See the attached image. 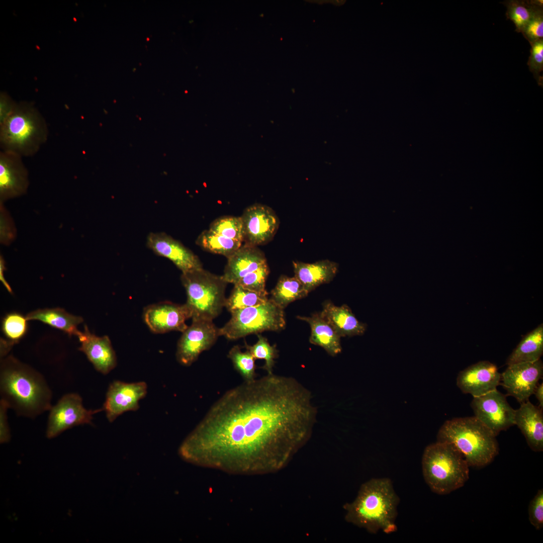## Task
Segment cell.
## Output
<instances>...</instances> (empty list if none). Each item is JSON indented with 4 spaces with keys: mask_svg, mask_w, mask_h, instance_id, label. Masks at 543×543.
<instances>
[{
    "mask_svg": "<svg viewBox=\"0 0 543 543\" xmlns=\"http://www.w3.org/2000/svg\"><path fill=\"white\" fill-rule=\"evenodd\" d=\"M17 103L6 92L0 94V124L2 123L13 112Z\"/></svg>",
    "mask_w": 543,
    "mask_h": 543,
    "instance_id": "41",
    "label": "cell"
},
{
    "mask_svg": "<svg viewBox=\"0 0 543 543\" xmlns=\"http://www.w3.org/2000/svg\"><path fill=\"white\" fill-rule=\"evenodd\" d=\"M147 392V385L144 382L114 381L109 385L102 407L107 419L112 422L126 412L137 410L140 400L146 396Z\"/></svg>",
    "mask_w": 543,
    "mask_h": 543,
    "instance_id": "14",
    "label": "cell"
},
{
    "mask_svg": "<svg viewBox=\"0 0 543 543\" xmlns=\"http://www.w3.org/2000/svg\"><path fill=\"white\" fill-rule=\"evenodd\" d=\"M543 375L541 359L508 365L501 374V385L507 394L520 404L529 400Z\"/></svg>",
    "mask_w": 543,
    "mask_h": 543,
    "instance_id": "12",
    "label": "cell"
},
{
    "mask_svg": "<svg viewBox=\"0 0 543 543\" xmlns=\"http://www.w3.org/2000/svg\"><path fill=\"white\" fill-rule=\"evenodd\" d=\"M543 353V325L541 324L523 337L506 360L507 365L533 361Z\"/></svg>",
    "mask_w": 543,
    "mask_h": 543,
    "instance_id": "26",
    "label": "cell"
},
{
    "mask_svg": "<svg viewBox=\"0 0 543 543\" xmlns=\"http://www.w3.org/2000/svg\"><path fill=\"white\" fill-rule=\"evenodd\" d=\"M190 326L182 332L176 348V357L179 363L189 366L203 351L209 349L219 336V328L213 321L193 318Z\"/></svg>",
    "mask_w": 543,
    "mask_h": 543,
    "instance_id": "11",
    "label": "cell"
},
{
    "mask_svg": "<svg viewBox=\"0 0 543 543\" xmlns=\"http://www.w3.org/2000/svg\"><path fill=\"white\" fill-rule=\"evenodd\" d=\"M146 245L156 254L172 261L182 273L203 268L197 255L165 232L150 233Z\"/></svg>",
    "mask_w": 543,
    "mask_h": 543,
    "instance_id": "17",
    "label": "cell"
},
{
    "mask_svg": "<svg viewBox=\"0 0 543 543\" xmlns=\"http://www.w3.org/2000/svg\"><path fill=\"white\" fill-rule=\"evenodd\" d=\"M258 340L252 345L245 343V348L255 359H263L265 361L262 368L267 374H273V369L275 359L278 357V350L275 345H271L267 339L260 334H257Z\"/></svg>",
    "mask_w": 543,
    "mask_h": 543,
    "instance_id": "34",
    "label": "cell"
},
{
    "mask_svg": "<svg viewBox=\"0 0 543 543\" xmlns=\"http://www.w3.org/2000/svg\"><path fill=\"white\" fill-rule=\"evenodd\" d=\"M48 133L47 123L34 105L21 102L0 124L1 148L22 157L32 156L46 142Z\"/></svg>",
    "mask_w": 543,
    "mask_h": 543,
    "instance_id": "5",
    "label": "cell"
},
{
    "mask_svg": "<svg viewBox=\"0 0 543 543\" xmlns=\"http://www.w3.org/2000/svg\"><path fill=\"white\" fill-rule=\"evenodd\" d=\"M533 394L535 395L536 398L539 402V407L542 409L543 408V383L538 384Z\"/></svg>",
    "mask_w": 543,
    "mask_h": 543,
    "instance_id": "42",
    "label": "cell"
},
{
    "mask_svg": "<svg viewBox=\"0 0 543 543\" xmlns=\"http://www.w3.org/2000/svg\"><path fill=\"white\" fill-rule=\"evenodd\" d=\"M528 518L537 530L543 526V489H539L528 506Z\"/></svg>",
    "mask_w": 543,
    "mask_h": 543,
    "instance_id": "37",
    "label": "cell"
},
{
    "mask_svg": "<svg viewBox=\"0 0 543 543\" xmlns=\"http://www.w3.org/2000/svg\"><path fill=\"white\" fill-rule=\"evenodd\" d=\"M26 317L18 312L7 314L2 321V331L8 340H2L1 347L9 351L14 344L18 343L26 335L28 330Z\"/></svg>",
    "mask_w": 543,
    "mask_h": 543,
    "instance_id": "31",
    "label": "cell"
},
{
    "mask_svg": "<svg viewBox=\"0 0 543 543\" xmlns=\"http://www.w3.org/2000/svg\"><path fill=\"white\" fill-rule=\"evenodd\" d=\"M399 503L390 479L373 478L360 486L353 501L343 505L344 518L371 533L380 530L391 533L397 530L395 520Z\"/></svg>",
    "mask_w": 543,
    "mask_h": 543,
    "instance_id": "3",
    "label": "cell"
},
{
    "mask_svg": "<svg viewBox=\"0 0 543 543\" xmlns=\"http://www.w3.org/2000/svg\"><path fill=\"white\" fill-rule=\"evenodd\" d=\"M501 374L497 366L488 361L471 365L458 374L457 385L465 394L479 396L497 389L500 385Z\"/></svg>",
    "mask_w": 543,
    "mask_h": 543,
    "instance_id": "18",
    "label": "cell"
},
{
    "mask_svg": "<svg viewBox=\"0 0 543 543\" xmlns=\"http://www.w3.org/2000/svg\"><path fill=\"white\" fill-rule=\"evenodd\" d=\"M297 318L309 323L311 330L309 338L311 343L322 347L333 356L341 352V337L320 313L314 314L310 317L299 316Z\"/></svg>",
    "mask_w": 543,
    "mask_h": 543,
    "instance_id": "24",
    "label": "cell"
},
{
    "mask_svg": "<svg viewBox=\"0 0 543 543\" xmlns=\"http://www.w3.org/2000/svg\"><path fill=\"white\" fill-rule=\"evenodd\" d=\"M16 233L13 222L3 203H1V242L6 245L10 244L14 239Z\"/></svg>",
    "mask_w": 543,
    "mask_h": 543,
    "instance_id": "39",
    "label": "cell"
},
{
    "mask_svg": "<svg viewBox=\"0 0 543 543\" xmlns=\"http://www.w3.org/2000/svg\"><path fill=\"white\" fill-rule=\"evenodd\" d=\"M28 320H38L51 327L58 329L69 336H78L80 331L77 326L83 321L81 317L73 315L60 308L38 309L28 313Z\"/></svg>",
    "mask_w": 543,
    "mask_h": 543,
    "instance_id": "25",
    "label": "cell"
},
{
    "mask_svg": "<svg viewBox=\"0 0 543 543\" xmlns=\"http://www.w3.org/2000/svg\"><path fill=\"white\" fill-rule=\"evenodd\" d=\"M229 320L221 328L220 336L235 340L265 331H279L286 326L284 309L269 299L261 305L231 313Z\"/></svg>",
    "mask_w": 543,
    "mask_h": 543,
    "instance_id": "8",
    "label": "cell"
},
{
    "mask_svg": "<svg viewBox=\"0 0 543 543\" xmlns=\"http://www.w3.org/2000/svg\"><path fill=\"white\" fill-rule=\"evenodd\" d=\"M529 44L543 39V11L537 13L521 32Z\"/></svg>",
    "mask_w": 543,
    "mask_h": 543,
    "instance_id": "38",
    "label": "cell"
},
{
    "mask_svg": "<svg viewBox=\"0 0 543 543\" xmlns=\"http://www.w3.org/2000/svg\"><path fill=\"white\" fill-rule=\"evenodd\" d=\"M103 410L102 408L87 410L83 406L79 395L65 394L49 410L46 436L53 438L73 426L92 424L93 415Z\"/></svg>",
    "mask_w": 543,
    "mask_h": 543,
    "instance_id": "9",
    "label": "cell"
},
{
    "mask_svg": "<svg viewBox=\"0 0 543 543\" xmlns=\"http://www.w3.org/2000/svg\"><path fill=\"white\" fill-rule=\"evenodd\" d=\"M436 438L437 441L452 445L470 467H484L499 452L496 436L475 416L446 420Z\"/></svg>",
    "mask_w": 543,
    "mask_h": 543,
    "instance_id": "4",
    "label": "cell"
},
{
    "mask_svg": "<svg viewBox=\"0 0 543 543\" xmlns=\"http://www.w3.org/2000/svg\"><path fill=\"white\" fill-rule=\"evenodd\" d=\"M530 44L531 49L527 65L537 83L542 86L543 77L541 72L543 71V39Z\"/></svg>",
    "mask_w": 543,
    "mask_h": 543,
    "instance_id": "36",
    "label": "cell"
},
{
    "mask_svg": "<svg viewBox=\"0 0 543 543\" xmlns=\"http://www.w3.org/2000/svg\"><path fill=\"white\" fill-rule=\"evenodd\" d=\"M340 337L364 334L367 325L359 321L346 305L337 306L326 302L320 313Z\"/></svg>",
    "mask_w": 543,
    "mask_h": 543,
    "instance_id": "22",
    "label": "cell"
},
{
    "mask_svg": "<svg viewBox=\"0 0 543 543\" xmlns=\"http://www.w3.org/2000/svg\"><path fill=\"white\" fill-rule=\"evenodd\" d=\"M227 259L222 276L227 283L234 285L267 263L264 253L257 246L245 244Z\"/></svg>",
    "mask_w": 543,
    "mask_h": 543,
    "instance_id": "20",
    "label": "cell"
},
{
    "mask_svg": "<svg viewBox=\"0 0 543 543\" xmlns=\"http://www.w3.org/2000/svg\"><path fill=\"white\" fill-rule=\"evenodd\" d=\"M469 467L462 455L448 443L436 441L424 450L423 478L435 493L445 495L463 487L469 478Z\"/></svg>",
    "mask_w": 543,
    "mask_h": 543,
    "instance_id": "6",
    "label": "cell"
},
{
    "mask_svg": "<svg viewBox=\"0 0 543 543\" xmlns=\"http://www.w3.org/2000/svg\"><path fill=\"white\" fill-rule=\"evenodd\" d=\"M192 318L186 305L169 301L161 302L145 308L143 319L153 333L162 334L172 331L183 332L187 327L186 321Z\"/></svg>",
    "mask_w": 543,
    "mask_h": 543,
    "instance_id": "15",
    "label": "cell"
},
{
    "mask_svg": "<svg viewBox=\"0 0 543 543\" xmlns=\"http://www.w3.org/2000/svg\"><path fill=\"white\" fill-rule=\"evenodd\" d=\"M210 231L225 237L243 242V227L241 217L225 216L212 222Z\"/></svg>",
    "mask_w": 543,
    "mask_h": 543,
    "instance_id": "33",
    "label": "cell"
},
{
    "mask_svg": "<svg viewBox=\"0 0 543 543\" xmlns=\"http://www.w3.org/2000/svg\"><path fill=\"white\" fill-rule=\"evenodd\" d=\"M308 294L303 285L295 276L289 277L283 275L272 290L269 299L284 309L291 303L304 298Z\"/></svg>",
    "mask_w": 543,
    "mask_h": 543,
    "instance_id": "28",
    "label": "cell"
},
{
    "mask_svg": "<svg viewBox=\"0 0 543 543\" xmlns=\"http://www.w3.org/2000/svg\"><path fill=\"white\" fill-rule=\"evenodd\" d=\"M475 416L497 436L514 424L515 410L506 396L495 389L484 395L473 397L471 403Z\"/></svg>",
    "mask_w": 543,
    "mask_h": 543,
    "instance_id": "10",
    "label": "cell"
},
{
    "mask_svg": "<svg viewBox=\"0 0 543 543\" xmlns=\"http://www.w3.org/2000/svg\"><path fill=\"white\" fill-rule=\"evenodd\" d=\"M514 424L523 434L530 448L535 452L543 450L542 409L529 400L515 410Z\"/></svg>",
    "mask_w": 543,
    "mask_h": 543,
    "instance_id": "21",
    "label": "cell"
},
{
    "mask_svg": "<svg viewBox=\"0 0 543 543\" xmlns=\"http://www.w3.org/2000/svg\"><path fill=\"white\" fill-rule=\"evenodd\" d=\"M180 280L186 292L185 304L191 313L192 319L213 321L221 313L225 307L227 284L222 276L201 268L182 273Z\"/></svg>",
    "mask_w": 543,
    "mask_h": 543,
    "instance_id": "7",
    "label": "cell"
},
{
    "mask_svg": "<svg viewBox=\"0 0 543 543\" xmlns=\"http://www.w3.org/2000/svg\"><path fill=\"white\" fill-rule=\"evenodd\" d=\"M8 405L3 399L0 401V442L6 443L11 439V433L8 422L7 410Z\"/></svg>",
    "mask_w": 543,
    "mask_h": 543,
    "instance_id": "40",
    "label": "cell"
},
{
    "mask_svg": "<svg viewBox=\"0 0 543 543\" xmlns=\"http://www.w3.org/2000/svg\"><path fill=\"white\" fill-rule=\"evenodd\" d=\"M196 244L203 249L229 257L242 245V242L228 238L210 230L203 231L198 237Z\"/></svg>",
    "mask_w": 543,
    "mask_h": 543,
    "instance_id": "29",
    "label": "cell"
},
{
    "mask_svg": "<svg viewBox=\"0 0 543 543\" xmlns=\"http://www.w3.org/2000/svg\"><path fill=\"white\" fill-rule=\"evenodd\" d=\"M2 399L19 416L34 418L52 407V392L43 376L12 355L1 362Z\"/></svg>",
    "mask_w": 543,
    "mask_h": 543,
    "instance_id": "2",
    "label": "cell"
},
{
    "mask_svg": "<svg viewBox=\"0 0 543 543\" xmlns=\"http://www.w3.org/2000/svg\"><path fill=\"white\" fill-rule=\"evenodd\" d=\"M240 217L243 242L245 244L257 246L265 244L273 238L278 229V217L273 209L265 205H251Z\"/></svg>",
    "mask_w": 543,
    "mask_h": 543,
    "instance_id": "13",
    "label": "cell"
},
{
    "mask_svg": "<svg viewBox=\"0 0 543 543\" xmlns=\"http://www.w3.org/2000/svg\"><path fill=\"white\" fill-rule=\"evenodd\" d=\"M228 357L244 381H251L255 379V358L248 350L243 352L238 345H235L229 350Z\"/></svg>",
    "mask_w": 543,
    "mask_h": 543,
    "instance_id": "32",
    "label": "cell"
},
{
    "mask_svg": "<svg viewBox=\"0 0 543 543\" xmlns=\"http://www.w3.org/2000/svg\"><path fill=\"white\" fill-rule=\"evenodd\" d=\"M295 277L309 293L320 285L330 282L335 276L338 265L329 260L312 263L293 261Z\"/></svg>",
    "mask_w": 543,
    "mask_h": 543,
    "instance_id": "23",
    "label": "cell"
},
{
    "mask_svg": "<svg viewBox=\"0 0 543 543\" xmlns=\"http://www.w3.org/2000/svg\"><path fill=\"white\" fill-rule=\"evenodd\" d=\"M507 8V19L515 26V31L521 33L532 18L543 11L542 0H507L501 2Z\"/></svg>",
    "mask_w": 543,
    "mask_h": 543,
    "instance_id": "27",
    "label": "cell"
},
{
    "mask_svg": "<svg viewBox=\"0 0 543 543\" xmlns=\"http://www.w3.org/2000/svg\"><path fill=\"white\" fill-rule=\"evenodd\" d=\"M269 273V267L266 263L257 269L246 275L235 285L255 292H264L266 291V280Z\"/></svg>",
    "mask_w": 543,
    "mask_h": 543,
    "instance_id": "35",
    "label": "cell"
},
{
    "mask_svg": "<svg viewBox=\"0 0 543 543\" xmlns=\"http://www.w3.org/2000/svg\"><path fill=\"white\" fill-rule=\"evenodd\" d=\"M269 299L266 291L257 292L234 285L230 296L226 298L225 307L230 313L243 308L264 304Z\"/></svg>",
    "mask_w": 543,
    "mask_h": 543,
    "instance_id": "30",
    "label": "cell"
},
{
    "mask_svg": "<svg viewBox=\"0 0 543 543\" xmlns=\"http://www.w3.org/2000/svg\"><path fill=\"white\" fill-rule=\"evenodd\" d=\"M297 380L267 374L227 391L179 448L193 464L262 475L285 468L310 439L317 408Z\"/></svg>",
    "mask_w": 543,
    "mask_h": 543,
    "instance_id": "1",
    "label": "cell"
},
{
    "mask_svg": "<svg viewBox=\"0 0 543 543\" xmlns=\"http://www.w3.org/2000/svg\"><path fill=\"white\" fill-rule=\"evenodd\" d=\"M5 268H6V267L5 266L4 260L3 258L2 257H1V259H0V279H1V282L3 283V285L5 286V287L6 288V289L8 290V291L10 293H13L12 292V290L10 286L8 284V283L7 282V281L5 279V278H4V276L3 271Z\"/></svg>",
    "mask_w": 543,
    "mask_h": 543,
    "instance_id": "43",
    "label": "cell"
},
{
    "mask_svg": "<svg viewBox=\"0 0 543 543\" xmlns=\"http://www.w3.org/2000/svg\"><path fill=\"white\" fill-rule=\"evenodd\" d=\"M81 343L78 350L83 352L95 369L103 375L109 374L117 366V356L107 335L97 336L84 326L77 336Z\"/></svg>",
    "mask_w": 543,
    "mask_h": 543,
    "instance_id": "19",
    "label": "cell"
},
{
    "mask_svg": "<svg viewBox=\"0 0 543 543\" xmlns=\"http://www.w3.org/2000/svg\"><path fill=\"white\" fill-rule=\"evenodd\" d=\"M22 157L12 151L0 152V203L21 196L27 191L28 171Z\"/></svg>",
    "mask_w": 543,
    "mask_h": 543,
    "instance_id": "16",
    "label": "cell"
}]
</instances>
